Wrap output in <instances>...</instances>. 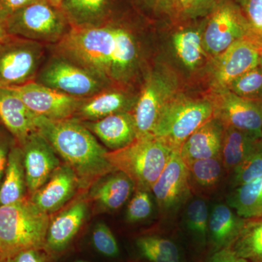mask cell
I'll return each instance as SVG.
<instances>
[{"label": "cell", "instance_id": "1", "mask_svg": "<svg viewBox=\"0 0 262 262\" xmlns=\"http://www.w3.org/2000/svg\"><path fill=\"white\" fill-rule=\"evenodd\" d=\"M58 56L89 71L105 83H124L138 63L130 31L119 24L71 26L57 42Z\"/></svg>", "mask_w": 262, "mask_h": 262}, {"label": "cell", "instance_id": "2", "mask_svg": "<svg viewBox=\"0 0 262 262\" xmlns=\"http://www.w3.org/2000/svg\"><path fill=\"white\" fill-rule=\"evenodd\" d=\"M39 133L74 170L81 187H87L115 171L104 149L82 121L76 118L51 120L39 117Z\"/></svg>", "mask_w": 262, "mask_h": 262}, {"label": "cell", "instance_id": "3", "mask_svg": "<svg viewBox=\"0 0 262 262\" xmlns=\"http://www.w3.org/2000/svg\"><path fill=\"white\" fill-rule=\"evenodd\" d=\"M49 215L39 210L29 196L0 206V254L3 260L22 251L45 250Z\"/></svg>", "mask_w": 262, "mask_h": 262}, {"label": "cell", "instance_id": "4", "mask_svg": "<svg viewBox=\"0 0 262 262\" xmlns=\"http://www.w3.org/2000/svg\"><path fill=\"white\" fill-rule=\"evenodd\" d=\"M173 150L153 135L136 137L129 145L107 151L106 158L115 171L125 173L135 191L151 192Z\"/></svg>", "mask_w": 262, "mask_h": 262}, {"label": "cell", "instance_id": "5", "mask_svg": "<svg viewBox=\"0 0 262 262\" xmlns=\"http://www.w3.org/2000/svg\"><path fill=\"white\" fill-rule=\"evenodd\" d=\"M215 116L212 99L178 94L163 108L152 135L173 151H179L193 133Z\"/></svg>", "mask_w": 262, "mask_h": 262}, {"label": "cell", "instance_id": "6", "mask_svg": "<svg viewBox=\"0 0 262 262\" xmlns=\"http://www.w3.org/2000/svg\"><path fill=\"white\" fill-rule=\"evenodd\" d=\"M9 34L42 43H57L68 32L63 10L37 0L7 16Z\"/></svg>", "mask_w": 262, "mask_h": 262}, {"label": "cell", "instance_id": "7", "mask_svg": "<svg viewBox=\"0 0 262 262\" xmlns=\"http://www.w3.org/2000/svg\"><path fill=\"white\" fill-rule=\"evenodd\" d=\"M44 54L42 43L12 34L0 39V89L34 81Z\"/></svg>", "mask_w": 262, "mask_h": 262}, {"label": "cell", "instance_id": "8", "mask_svg": "<svg viewBox=\"0 0 262 262\" xmlns=\"http://www.w3.org/2000/svg\"><path fill=\"white\" fill-rule=\"evenodd\" d=\"M178 80L171 70L161 67L150 73L132 111L137 137L152 135L160 113L178 94Z\"/></svg>", "mask_w": 262, "mask_h": 262}, {"label": "cell", "instance_id": "9", "mask_svg": "<svg viewBox=\"0 0 262 262\" xmlns=\"http://www.w3.org/2000/svg\"><path fill=\"white\" fill-rule=\"evenodd\" d=\"M251 25L234 0H221L206 18L202 38L205 52L220 56L251 32Z\"/></svg>", "mask_w": 262, "mask_h": 262}, {"label": "cell", "instance_id": "10", "mask_svg": "<svg viewBox=\"0 0 262 262\" xmlns=\"http://www.w3.org/2000/svg\"><path fill=\"white\" fill-rule=\"evenodd\" d=\"M37 82L69 96L83 98L106 89V84L89 71L58 55L43 67Z\"/></svg>", "mask_w": 262, "mask_h": 262}, {"label": "cell", "instance_id": "11", "mask_svg": "<svg viewBox=\"0 0 262 262\" xmlns=\"http://www.w3.org/2000/svg\"><path fill=\"white\" fill-rule=\"evenodd\" d=\"M8 89L32 113L51 120L73 118L84 98L69 96L36 81Z\"/></svg>", "mask_w": 262, "mask_h": 262}, {"label": "cell", "instance_id": "12", "mask_svg": "<svg viewBox=\"0 0 262 262\" xmlns=\"http://www.w3.org/2000/svg\"><path fill=\"white\" fill-rule=\"evenodd\" d=\"M212 98L215 117L225 127H232L262 139V100L239 97L225 89Z\"/></svg>", "mask_w": 262, "mask_h": 262}, {"label": "cell", "instance_id": "13", "mask_svg": "<svg viewBox=\"0 0 262 262\" xmlns=\"http://www.w3.org/2000/svg\"><path fill=\"white\" fill-rule=\"evenodd\" d=\"M154 194L160 212L163 215L175 213L191 195L187 165L179 151H172L170 159L153 184Z\"/></svg>", "mask_w": 262, "mask_h": 262}, {"label": "cell", "instance_id": "14", "mask_svg": "<svg viewBox=\"0 0 262 262\" xmlns=\"http://www.w3.org/2000/svg\"><path fill=\"white\" fill-rule=\"evenodd\" d=\"M259 58L260 52L245 39L215 57L211 69V85L215 92L227 89L234 79L259 65Z\"/></svg>", "mask_w": 262, "mask_h": 262}, {"label": "cell", "instance_id": "15", "mask_svg": "<svg viewBox=\"0 0 262 262\" xmlns=\"http://www.w3.org/2000/svg\"><path fill=\"white\" fill-rule=\"evenodd\" d=\"M27 193L30 196L42 187L61 164L51 144L39 132L22 146Z\"/></svg>", "mask_w": 262, "mask_h": 262}, {"label": "cell", "instance_id": "16", "mask_svg": "<svg viewBox=\"0 0 262 262\" xmlns=\"http://www.w3.org/2000/svg\"><path fill=\"white\" fill-rule=\"evenodd\" d=\"M81 187L80 180L67 164L60 165L48 182L29 198L36 206L50 215L62 208Z\"/></svg>", "mask_w": 262, "mask_h": 262}, {"label": "cell", "instance_id": "17", "mask_svg": "<svg viewBox=\"0 0 262 262\" xmlns=\"http://www.w3.org/2000/svg\"><path fill=\"white\" fill-rule=\"evenodd\" d=\"M39 119L11 91L0 89V122L19 146L39 132Z\"/></svg>", "mask_w": 262, "mask_h": 262}, {"label": "cell", "instance_id": "18", "mask_svg": "<svg viewBox=\"0 0 262 262\" xmlns=\"http://www.w3.org/2000/svg\"><path fill=\"white\" fill-rule=\"evenodd\" d=\"M137 98L118 89H103L89 98H84L74 118L92 122L121 113L132 112Z\"/></svg>", "mask_w": 262, "mask_h": 262}, {"label": "cell", "instance_id": "19", "mask_svg": "<svg viewBox=\"0 0 262 262\" xmlns=\"http://www.w3.org/2000/svg\"><path fill=\"white\" fill-rule=\"evenodd\" d=\"M225 129L222 122L215 116L196 129L179 150L185 165L195 160L220 156Z\"/></svg>", "mask_w": 262, "mask_h": 262}, {"label": "cell", "instance_id": "20", "mask_svg": "<svg viewBox=\"0 0 262 262\" xmlns=\"http://www.w3.org/2000/svg\"><path fill=\"white\" fill-rule=\"evenodd\" d=\"M87 213V202L79 200L51 220L45 250L58 253L66 249L80 230Z\"/></svg>", "mask_w": 262, "mask_h": 262}, {"label": "cell", "instance_id": "21", "mask_svg": "<svg viewBox=\"0 0 262 262\" xmlns=\"http://www.w3.org/2000/svg\"><path fill=\"white\" fill-rule=\"evenodd\" d=\"M82 123L112 151L125 147L137 137L132 112L115 114L101 120Z\"/></svg>", "mask_w": 262, "mask_h": 262}, {"label": "cell", "instance_id": "22", "mask_svg": "<svg viewBox=\"0 0 262 262\" xmlns=\"http://www.w3.org/2000/svg\"><path fill=\"white\" fill-rule=\"evenodd\" d=\"M98 181L90 198L103 211L120 209L135 190L134 183L122 172H112Z\"/></svg>", "mask_w": 262, "mask_h": 262}, {"label": "cell", "instance_id": "23", "mask_svg": "<svg viewBox=\"0 0 262 262\" xmlns=\"http://www.w3.org/2000/svg\"><path fill=\"white\" fill-rule=\"evenodd\" d=\"M246 220L228 205L220 203L213 207L208 220V236L215 251L232 246Z\"/></svg>", "mask_w": 262, "mask_h": 262}, {"label": "cell", "instance_id": "24", "mask_svg": "<svg viewBox=\"0 0 262 262\" xmlns=\"http://www.w3.org/2000/svg\"><path fill=\"white\" fill-rule=\"evenodd\" d=\"M262 149V139L232 127H225L220 158L226 171L232 172L251 155Z\"/></svg>", "mask_w": 262, "mask_h": 262}, {"label": "cell", "instance_id": "25", "mask_svg": "<svg viewBox=\"0 0 262 262\" xmlns=\"http://www.w3.org/2000/svg\"><path fill=\"white\" fill-rule=\"evenodd\" d=\"M27 196L23 150L15 142L10 149L4 177L0 184V206L17 203Z\"/></svg>", "mask_w": 262, "mask_h": 262}, {"label": "cell", "instance_id": "26", "mask_svg": "<svg viewBox=\"0 0 262 262\" xmlns=\"http://www.w3.org/2000/svg\"><path fill=\"white\" fill-rule=\"evenodd\" d=\"M205 18L200 27L180 29L174 33L172 38L177 56L189 70L196 68L206 55L202 38Z\"/></svg>", "mask_w": 262, "mask_h": 262}, {"label": "cell", "instance_id": "27", "mask_svg": "<svg viewBox=\"0 0 262 262\" xmlns=\"http://www.w3.org/2000/svg\"><path fill=\"white\" fill-rule=\"evenodd\" d=\"M187 167L192 192L210 193L215 190L225 171L220 156L195 160Z\"/></svg>", "mask_w": 262, "mask_h": 262}, {"label": "cell", "instance_id": "28", "mask_svg": "<svg viewBox=\"0 0 262 262\" xmlns=\"http://www.w3.org/2000/svg\"><path fill=\"white\" fill-rule=\"evenodd\" d=\"M227 203L243 218L262 217V177L235 188L229 196Z\"/></svg>", "mask_w": 262, "mask_h": 262}, {"label": "cell", "instance_id": "29", "mask_svg": "<svg viewBox=\"0 0 262 262\" xmlns=\"http://www.w3.org/2000/svg\"><path fill=\"white\" fill-rule=\"evenodd\" d=\"M229 248L248 262H262V217L246 219L241 233Z\"/></svg>", "mask_w": 262, "mask_h": 262}, {"label": "cell", "instance_id": "30", "mask_svg": "<svg viewBox=\"0 0 262 262\" xmlns=\"http://www.w3.org/2000/svg\"><path fill=\"white\" fill-rule=\"evenodd\" d=\"M136 246L150 262H182L178 246L171 239L158 235L143 236Z\"/></svg>", "mask_w": 262, "mask_h": 262}, {"label": "cell", "instance_id": "31", "mask_svg": "<svg viewBox=\"0 0 262 262\" xmlns=\"http://www.w3.org/2000/svg\"><path fill=\"white\" fill-rule=\"evenodd\" d=\"M107 3L108 0H65L61 9L71 26L94 24L102 16Z\"/></svg>", "mask_w": 262, "mask_h": 262}, {"label": "cell", "instance_id": "32", "mask_svg": "<svg viewBox=\"0 0 262 262\" xmlns=\"http://www.w3.org/2000/svg\"><path fill=\"white\" fill-rule=\"evenodd\" d=\"M209 215L206 202L201 198L189 202L184 214L188 230L204 244L208 235Z\"/></svg>", "mask_w": 262, "mask_h": 262}, {"label": "cell", "instance_id": "33", "mask_svg": "<svg viewBox=\"0 0 262 262\" xmlns=\"http://www.w3.org/2000/svg\"><path fill=\"white\" fill-rule=\"evenodd\" d=\"M231 92L248 99L262 100V68L258 65L234 79L228 87Z\"/></svg>", "mask_w": 262, "mask_h": 262}, {"label": "cell", "instance_id": "34", "mask_svg": "<svg viewBox=\"0 0 262 262\" xmlns=\"http://www.w3.org/2000/svg\"><path fill=\"white\" fill-rule=\"evenodd\" d=\"M221 0H177L174 5L173 23L189 21L206 17Z\"/></svg>", "mask_w": 262, "mask_h": 262}, {"label": "cell", "instance_id": "35", "mask_svg": "<svg viewBox=\"0 0 262 262\" xmlns=\"http://www.w3.org/2000/svg\"><path fill=\"white\" fill-rule=\"evenodd\" d=\"M232 173V186L234 189L262 177V149L237 165Z\"/></svg>", "mask_w": 262, "mask_h": 262}, {"label": "cell", "instance_id": "36", "mask_svg": "<svg viewBox=\"0 0 262 262\" xmlns=\"http://www.w3.org/2000/svg\"><path fill=\"white\" fill-rule=\"evenodd\" d=\"M93 244L96 251L107 257H115L120 253L113 232L106 224L98 223L92 232Z\"/></svg>", "mask_w": 262, "mask_h": 262}, {"label": "cell", "instance_id": "37", "mask_svg": "<svg viewBox=\"0 0 262 262\" xmlns=\"http://www.w3.org/2000/svg\"><path fill=\"white\" fill-rule=\"evenodd\" d=\"M153 204L149 192L137 190L129 202L126 211V220L136 223L149 218L152 213Z\"/></svg>", "mask_w": 262, "mask_h": 262}, {"label": "cell", "instance_id": "38", "mask_svg": "<svg viewBox=\"0 0 262 262\" xmlns=\"http://www.w3.org/2000/svg\"><path fill=\"white\" fill-rule=\"evenodd\" d=\"M253 30L262 32V0H234Z\"/></svg>", "mask_w": 262, "mask_h": 262}, {"label": "cell", "instance_id": "39", "mask_svg": "<svg viewBox=\"0 0 262 262\" xmlns=\"http://www.w3.org/2000/svg\"><path fill=\"white\" fill-rule=\"evenodd\" d=\"M143 1L157 14L166 16L170 20L171 19L173 10V0H143Z\"/></svg>", "mask_w": 262, "mask_h": 262}, {"label": "cell", "instance_id": "40", "mask_svg": "<svg viewBox=\"0 0 262 262\" xmlns=\"http://www.w3.org/2000/svg\"><path fill=\"white\" fill-rule=\"evenodd\" d=\"M40 251L42 250H25L7 258L4 262H45Z\"/></svg>", "mask_w": 262, "mask_h": 262}, {"label": "cell", "instance_id": "41", "mask_svg": "<svg viewBox=\"0 0 262 262\" xmlns=\"http://www.w3.org/2000/svg\"><path fill=\"white\" fill-rule=\"evenodd\" d=\"M208 262H248L237 256L229 248L215 251Z\"/></svg>", "mask_w": 262, "mask_h": 262}, {"label": "cell", "instance_id": "42", "mask_svg": "<svg viewBox=\"0 0 262 262\" xmlns=\"http://www.w3.org/2000/svg\"><path fill=\"white\" fill-rule=\"evenodd\" d=\"M37 0H0V12L9 15Z\"/></svg>", "mask_w": 262, "mask_h": 262}, {"label": "cell", "instance_id": "43", "mask_svg": "<svg viewBox=\"0 0 262 262\" xmlns=\"http://www.w3.org/2000/svg\"><path fill=\"white\" fill-rule=\"evenodd\" d=\"M4 136L0 134V184L4 177L5 169L8 164V156L12 146Z\"/></svg>", "mask_w": 262, "mask_h": 262}, {"label": "cell", "instance_id": "44", "mask_svg": "<svg viewBox=\"0 0 262 262\" xmlns=\"http://www.w3.org/2000/svg\"><path fill=\"white\" fill-rule=\"evenodd\" d=\"M245 39L253 45L260 53L262 52V32H257L252 29Z\"/></svg>", "mask_w": 262, "mask_h": 262}, {"label": "cell", "instance_id": "45", "mask_svg": "<svg viewBox=\"0 0 262 262\" xmlns=\"http://www.w3.org/2000/svg\"><path fill=\"white\" fill-rule=\"evenodd\" d=\"M7 15L0 12V39L8 35V29H7Z\"/></svg>", "mask_w": 262, "mask_h": 262}, {"label": "cell", "instance_id": "46", "mask_svg": "<svg viewBox=\"0 0 262 262\" xmlns=\"http://www.w3.org/2000/svg\"><path fill=\"white\" fill-rule=\"evenodd\" d=\"M50 5L57 9L62 10V5H63V2L65 0H46Z\"/></svg>", "mask_w": 262, "mask_h": 262}, {"label": "cell", "instance_id": "47", "mask_svg": "<svg viewBox=\"0 0 262 262\" xmlns=\"http://www.w3.org/2000/svg\"><path fill=\"white\" fill-rule=\"evenodd\" d=\"M259 65L261 66V67L262 68V52L260 53Z\"/></svg>", "mask_w": 262, "mask_h": 262}, {"label": "cell", "instance_id": "48", "mask_svg": "<svg viewBox=\"0 0 262 262\" xmlns=\"http://www.w3.org/2000/svg\"><path fill=\"white\" fill-rule=\"evenodd\" d=\"M0 262H4L3 257H2L1 254H0Z\"/></svg>", "mask_w": 262, "mask_h": 262}, {"label": "cell", "instance_id": "49", "mask_svg": "<svg viewBox=\"0 0 262 262\" xmlns=\"http://www.w3.org/2000/svg\"><path fill=\"white\" fill-rule=\"evenodd\" d=\"M75 262H89V261H84V260H79V261H75Z\"/></svg>", "mask_w": 262, "mask_h": 262}, {"label": "cell", "instance_id": "50", "mask_svg": "<svg viewBox=\"0 0 262 262\" xmlns=\"http://www.w3.org/2000/svg\"><path fill=\"white\" fill-rule=\"evenodd\" d=\"M173 8H174V5H175L176 3H177V0H173ZM172 16H173V15H172Z\"/></svg>", "mask_w": 262, "mask_h": 262}, {"label": "cell", "instance_id": "51", "mask_svg": "<svg viewBox=\"0 0 262 262\" xmlns=\"http://www.w3.org/2000/svg\"></svg>", "mask_w": 262, "mask_h": 262}]
</instances>
